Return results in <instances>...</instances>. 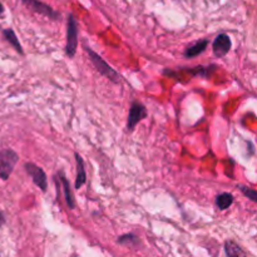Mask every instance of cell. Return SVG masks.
<instances>
[{"label": "cell", "mask_w": 257, "mask_h": 257, "mask_svg": "<svg viewBox=\"0 0 257 257\" xmlns=\"http://www.w3.org/2000/svg\"><path fill=\"white\" fill-rule=\"evenodd\" d=\"M231 47H232L231 38L227 34H223V33L222 34H218L212 43L213 55L216 58H223L230 52Z\"/></svg>", "instance_id": "cell-7"}, {"label": "cell", "mask_w": 257, "mask_h": 257, "mask_svg": "<svg viewBox=\"0 0 257 257\" xmlns=\"http://www.w3.org/2000/svg\"><path fill=\"white\" fill-rule=\"evenodd\" d=\"M25 171H27L28 175L33 178V182H34L35 186L40 188L43 192H47L48 188V182H47V175H45L44 170L39 166L34 165V163H25L24 165Z\"/></svg>", "instance_id": "cell-6"}, {"label": "cell", "mask_w": 257, "mask_h": 257, "mask_svg": "<svg viewBox=\"0 0 257 257\" xmlns=\"http://www.w3.org/2000/svg\"><path fill=\"white\" fill-rule=\"evenodd\" d=\"M207 45H208V40L207 39L198 40L197 43H195L193 45L188 47L187 49L185 50V53H183V55H185L186 58H188V59L197 57V55L202 54V53L205 52L206 48H207Z\"/></svg>", "instance_id": "cell-10"}, {"label": "cell", "mask_w": 257, "mask_h": 257, "mask_svg": "<svg viewBox=\"0 0 257 257\" xmlns=\"http://www.w3.org/2000/svg\"><path fill=\"white\" fill-rule=\"evenodd\" d=\"M3 35H4L5 39L8 40V42L10 43V44L13 45V48H14L15 50H17L18 53H20V54H23V48H22V44H20L19 39H18L17 34H15V32L13 29H4L3 30Z\"/></svg>", "instance_id": "cell-13"}, {"label": "cell", "mask_w": 257, "mask_h": 257, "mask_svg": "<svg viewBox=\"0 0 257 257\" xmlns=\"http://www.w3.org/2000/svg\"><path fill=\"white\" fill-rule=\"evenodd\" d=\"M58 180H60L63 186V192H64V197H65V202H67V206L70 208V210H74L75 208V202H74V197H73V193L70 191V185L68 178L65 177L64 173L59 172L58 173Z\"/></svg>", "instance_id": "cell-9"}, {"label": "cell", "mask_w": 257, "mask_h": 257, "mask_svg": "<svg viewBox=\"0 0 257 257\" xmlns=\"http://www.w3.org/2000/svg\"><path fill=\"white\" fill-rule=\"evenodd\" d=\"M18 161H19V156L13 150L8 148V150L0 151V180H9Z\"/></svg>", "instance_id": "cell-2"}, {"label": "cell", "mask_w": 257, "mask_h": 257, "mask_svg": "<svg viewBox=\"0 0 257 257\" xmlns=\"http://www.w3.org/2000/svg\"><path fill=\"white\" fill-rule=\"evenodd\" d=\"M4 223H5V216H4V213H3V211L0 210V227H2Z\"/></svg>", "instance_id": "cell-16"}, {"label": "cell", "mask_w": 257, "mask_h": 257, "mask_svg": "<svg viewBox=\"0 0 257 257\" xmlns=\"http://www.w3.org/2000/svg\"><path fill=\"white\" fill-rule=\"evenodd\" d=\"M233 203V196L230 192H222L220 195H217L216 197V206L218 207V210L225 211L227 208H230Z\"/></svg>", "instance_id": "cell-12"}, {"label": "cell", "mask_w": 257, "mask_h": 257, "mask_svg": "<svg viewBox=\"0 0 257 257\" xmlns=\"http://www.w3.org/2000/svg\"><path fill=\"white\" fill-rule=\"evenodd\" d=\"M225 251L227 257H246L245 251L240 247V245L235 242V241L227 240L225 242Z\"/></svg>", "instance_id": "cell-11"}, {"label": "cell", "mask_w": 257, "mask_h": 257, "mask_svg": "<svg viewBox=\"0 0 257 257\" xmlns=\"http://www.w3.org/2000/svg\"><path fill=\"white\" fill-rule=\"evenodd\" d=\"M138 241H140V238L137 237L136 235H133V233H128V235H123L120 236L119 238H118V242L122 243V245H131V243H137Z\"/></svg>", "instance_id": "cell-15"}, {"label": "cell", "mask_w": 257, "mask_h": 257, "mask_svg": "<svg viewBox=\"0 0 257 257\" xmlns=\"http://www.w3.org/2000/svg\"><path fill=\"white\" fill-rule=\"evenodd\" d=\"M147 117V109L145 105L138 100H135L130 108V114H128L127 119V131L128 132H133L136 125L141 122L142 119Z\"/></svg>", "instance_id": "cell-4"}, {"label": "cell", "mask_w": 257, "mask_h": 257, "mask_svg": "<svg viewBox=\"0 0 257 257\" xmlns=\"http://www.w3.org/2000/svg\"><path fill=\"white\" fill-rule=\"evenodd\" d=\"M78 45V22L74 15H68L67 20V43H65V54L69 58H73L77 52Z\"/></svg>", "instance_id": "cell-3"}, {"label": "cell", "mask_w": 257, "mask_h": 257, "mask_svg": "<svg viewBox=\"0 0 257 257\" xmlns=\"http://www.w3.org/2000/svg\"><path fill=\"white\" fill-rule=\"evenodd\" d=\"M84 49H85V52L88 53V55H89L90 62L93 63V65H94L95 69H97L98 72L103 75V77H105L107 79H109L110 82L115 83V84H117V83H120V75L118 74V73L115 72V70L113 69V68L110 67V65L108 64L104 59H102V57H100L99 54H97L94 50H92L89 47H88V45H85V44H84Z\"/></svg>", "instance_id": "cell-1"}, {"label": "cell", "mask_w": 257, "mask_h": 257, "mask_svg": "<svg viewBox=\"0 0 257 257\" xmlns=\"http://www.w3.org/2000/svg\"><path fill=\"white\" fill-rule=\"evenodd\" d=\"M23 4L27 8H29L30 10H33L34 13H38L40 15H44V17L49 18V19L57 20L59 19V13L55 12L52 7H49L45 3L40 2V0H20Z\"/></svg>", "instance_id": "cell-5"}, {"label": "cell", "mask_w": 257, "mask_h": 257, "mask_svg": "<svg viewBox=\"0 0 257 257\" xmlns=\"http://www.w3.org/2000/svg\"><path fill=\"white\" fill-rule=\"evenodd\" d=\"M75 162H77V177H75V190H79L87 181V173H85V165L79 153H74Z\"/></svg>", "instance_id": "cell-8"}, {"label": "cell", "mask_w": 257, "mask_h": 257, "mask_svg": "<svg viewBox=\"0 0 257 257\" xmlns=\"http://www.w3.org/2000/svg\"><path fill=\"white\" fill-rule=\"evenodd\" d=\"M238 188H240L241 192H242L243 195L248 198V200H251L252 202H257L256 190H253V188H250V187H246V186H243V185H238Z\"/></svg>", "instance_id": "cell-14"}, {"label": "cell", "mask_w": 257, "mask_h": 257, "mask_svg": "<svg viewBox=\"0 0 257 257\" xmlns=\"http://www.w3.org/2000/svg\"><path fill=\"white\" fill-rule=\"evenodd\" d=\"M3 13H4V5H3L2 2H0V15H2Z\"/></svg>", "instance_id": "cell-17"}]
</instances>
